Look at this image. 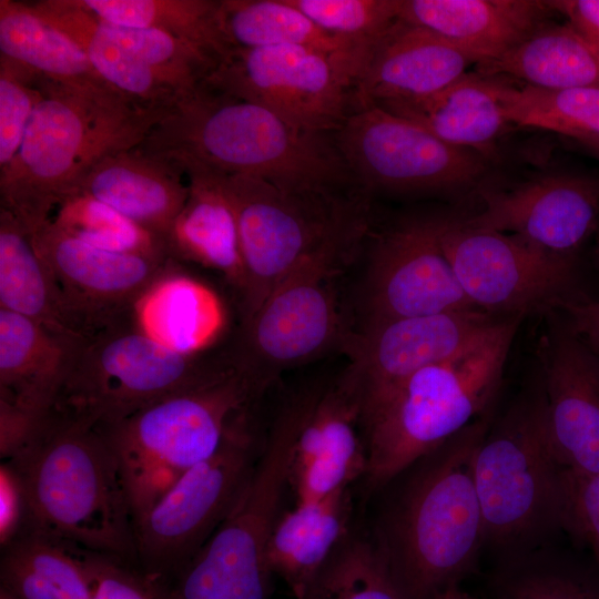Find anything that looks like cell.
Returning a JSON list of instances; mask_svg holds the SVG:
<instances>
[{
    "label": "cell",
    "instance_id": "e0dca14e",
    "mask_svg": "<svg viewBox=\"0 0 599 599\" xmlns=\"http://www.w3.org/2000/svg\"><path fill=\"white\" fill-rule=\"evenodd\" d=\"M372 235L358 327L476 308L440 245L439 215L403 217Z\"/></svg>",
    "mask_w": 599,
    "mask_h": 599
},
{
    "label": "cell",
    "instance_id": "83f0119b",
    "mask_svg": "<svg viewBox=\"0 0 599 599\" xmlns=\"http://www.w3.org/2000/svg\"><path fill=\"white\" fill-rule=\"evenodd\" d=\"M81 343L0 308V399L48 416Z\"/></svg>",
    "mask_w": 599,
    "mask_h": 599
},
{
    "label": "cell",
    "instance_id": "2e32d148",
    "mask_svg": "<svg viewBox=\"0 0 599 599\" xmlns=\"http://www.w3.org/2000/svg\"><path fill=\"white\" fill-rule=\"evenodd\" d=\"M506 318L471 308L354 328L341 378L358 403L362 425L415 373L479 343Z\"/></svg>",
    "mask_w": 599,
    "mask_h": 599
},
{
    "label": "cell",
    "instance_id": "cb8c5ba5",
    "mask_svg": "<svg viewBox=\"0 0 599 599\" xmlns=\"http://www.w3.org/2000/svg\"><path fill=\"white\" fill-rule=\"evenodd\" d=\"M79 192L106 204L165 242L185 203L189 185L185 172L176 163L136 146L99 161Z\"/></svg>",
    "mask_w": 599,
    "mask_h": 599
},
{
    "label": "cell",
    "instance_id": "7bdbcfd3",
    "mask_svg": "<svg viewBox=\"0 0 599 599\" xmlns=\"http://www.w3.org/2000/svg\"><path fill=\"white\" fill-rule=\"evenodd\" d=\"M42 97L38 73L0 55V170L17 154Z\"/></svg>",
    "mask_w": 599,
    "mask_h": 599
},
{
    "label": "cell",
    "instance_id": "52a82bcc",
    "mask_svg": "<svg viewBox=\"0 0 599 599\" xmlns=\"http://www.w3.org/2000/svg\"><path fill=\"white\" fill-rule=\"evenodd\" d=\"M564 471L549 440L539 373L493 420L476 451L485 545L518 555L562 527Z\"/></svg>",
    "mask_w": 599,
    "mask_h": 599
},
{
    "label": "cell",
    "instance_id": "bcb514c9",
    "mask_svg": "<svg viewBox=\"0 0 599 599\" xmlns=\"http://www.w3.org/2000/svg\"><path fill=\"white\" fill-rule=\"evenodd\" d=\"M29 525V510L21 480L7 461L0 465V544H10Z\"/></svg>",
    "mask_w": 599,
    "mask_h": 599
},
{
    "label": "cell",
    "instance_id": "5b68a950",
    "mask_svg": "<svg viewBox=\"0 0 599 599\" xmlns=\"http://www.w3.org/2000/svg\"><path fill=\"white\" fill-rule=\"evenodd\" d=\"M240 236L245 285L241 321L306 262L351 264L370 230L368 193L358 185L288 190L247 175H221Z\"/></svg>",
    "mask_w": 599,
    "mask_h": 599
},
{
    "label": "cell",
    "instance_id": "4dcf8cb0",
    "mask_svg": "<svg viewBox=\"0 0 599 599\" xmlns=\"http://www.w3.org/2000/svg\"><path fill=\"white\" fill-rule=\"evenodd\" d=\"M29 4L78 44L98 74L125 98L146 108L167 109L182 95L119 43L78 0Z\"/></svg>",
    "mask_w": 599,
    "mask_h": 599
},
{
    "label": "cell",
    "instance_id": "d590c367",
    "mask_svg": "<svg viewBox=\"0 0 599 599\" xmlns=\"http://www.w3.org/2000/svg\"><path fill=\"white\" fill-rule=\"evenodd\" d=\"M101 21L153 29L189 42L215 62L227 49L219 26L220 0H78Z\"/></svg>",
    "mask_w": 599,
    "mask_h": 599
},
{
    "label": "cell",
    "instance_id": "8d00e7d4",
    "mask_svg": "<svg viewBox=\"0 0 599 599\" xmlns=\"http://www.w3.org/2000/svg\"><path fill=\"white\" fill-rule=\"evenodd\" d=\"M502 101L511 125L554 131L580 143L599 138V89H549L505 82Z\"/></svg>",
    "mask_w": 599,
    "mask_h": 599
},
{
    "label": "cell",
    "instance_id": "1f68e13d",
    "mask_svg": "<svg viewBox=\"0 0 599 599\" xmlns=\"http://www.w3.org/2000/svg\"><path fill=\"white\" fill-rule=\"evenodd\" d=\"M92 554L28 526L2 548L0 589L14 599H91Z\"/></svg>",
    "mask_w": 599,
    "mask_h": 599
},
{
    "label": "cell",
    "instance_id": "b9f144b4",
    "mask_svg": "<svg viewBox=\"0 0 599 599\" xmlns=\"http://www.w3.org/2000/svg\"><path fill=\"white\" fill-rule=\"evenodd\" d=\"M317 27L366 60L397 19L398 0H288Z\"/></svg>",
    "mask_w": 599,
    "mask_h": 599
},
{
    "label": "cell",
    "instance_id": "d6a6232c",
    "mask_svg": "<svg viewBox=\"0 0 599 599\" xmlns=\"http://www.w3.org/2000/svg\"><path fill=\"white\" fill-rule=\"evenodd\" d=\"M219 26L227 53L298 45L343 61L357 80L365 67V59L355 49L322 30L288 0H220Z\"/></svg>",
    "mask_w": 599,
    "mask_h": 599
},
{
    "label": "cell",
    "instance_id": "d4e9b609",
    "mask_svg": "<svg viewBox=\"0 0 599 599\" xmlns=\"http://www.w3.org/2000/svg\"><path fill=\"white\" fill-rule=\"evenodd\" d=\"M504 85L499 77L467 72L433 94L376 106L420 125L446 143L490 160L511 125L502 101Z\"/></svg>",
    "mask_w": 599,
    "mask_h": 599
},
{
    "label": "cell",
    "instance_id": "74e56055",
    "mask_svg": "<svg viewBox=\"0 0 599 599\" xmlns=\"http://www.w3.org/2000/svg\"><path fill=\"white\" fill-rule=\"evenodd\" d=\"M55 211L51 221L87 244L123 254L171 257L161 237L88 194L69 196Z\"/></svg>",
    "mask_w": 599,
    "mask_h": 599
},
{
    "label": "cell",
    "instance_id": "3957f363",
    "mask_svg": "<svg viewBox=\"0 0 599 599\" xmlns=\"http://www.w3.org/2000/svg\"><path fill=\"white\" fill-rule=\"evenodd\" d=\"M39 84L43 97L17 154L0 170V207L30 236L79 192L99 161L139 146L166 110L143 106L111 88L41 75Z\"/></svg>",
    "mask_w": 599,
    "mask_h": 599
},
{
    "label": "cell",
    "instance_id": "4316f807",
    "mask_svg": "<svg viewBox=\"0 0 599 599\" xmlns=\"http://www.w3.org/2000/svg\"><path fill=\"white\" fill-rule=\"evenodd\" d=\"M132 316L148 337L183 355L206 353L227 319L217 293L181 272L175 260L135 301Z\"/></svg>",
    "mask_w": 599,
    "mask_h": 599
},
{
    "label": "cell",
    "instance_id": "f5cc1de1",
    "mask_svg": "<svg viewBox=\"0 0 599 599\" xmlns=\"http://www.w3.org/2000/svg\"><path fill=\"white\" fill-rule=\"evenodd\" d=\"M0 599H14V598H12L10 595H8L7 592L0 589Z\"/></svg>",
    "mask_w": 599,
    "mask_h": 599
},
{
    "label": "cell",
    "instance_id": "9c48e42d",
    "mask_svg": "<svg viewBox=\"0 0 599 599\" xmlns=\"http://www.w3.org/2000/svg\"><path fill=\"white\" fill-rule=\"evenodd\" d=\"M232 372L226 352H172L148 337L131 314L78 346L52 412L102 429Z\"/></svg>",
    "mask_w": 599,
    "mask_h": 599
},
{
    "label": "cell",
    "instance_id": "e575fe53",
    "mask_svg": "<svg viewBox=\"0 0 599 599\" xmlns=\"http://www.w3.org/2000/svg\"><path fill=\"white\" fill-rule=\"evenodd\" d=\"M0 55L57 82L111 88L78 44L26 2L0 0Z\"/></svg>",
    "mask_w": 599,
    "mask_h": 599
},
{
    "label": "cell",
    "instance_id": "5bb4252c",
    "mask_svg": "<svg viewBox=\"0 0 599 599\" xmlns=\"http://www.w3.org/2000/svg\"><path fill=\"white\" fill-rule=\"evenodd\" d=\"M202 82L302 130L333 135L355 108L357 75L322 51L281 45L231 50Z\"/></svg>",
    "mask_w": 599,
    "mask_h": 599
},
{
    "label": "cell",
    "instance_id": "277c9868",
    "mask_svg": "<svg viewBox=\"0 0 599 599\" xmlns=\"http://www.w3.org/2000/svg\"><path fill=\"white\" fill-rule=\"evenodd\" d=\"M1 461L21 480L28 526L136 565L129 495L100 429L51 410L31 440Z\"/></svg>",
    "mask_w": 599,
    "mask_h": 599
},
{
    "label": "cell",
    "instance_id": "f6af8a7d",
    "mask_svg": "<svg viewBox=\"0 0 599 599\" xmlns=\"http://www.w3.org/2000/svg\"><path fill=\"white\" fill-rule=\"evenodd\" d=\"M564 528L591 550L599 570V474L564 471Z\"/></svg>",
    "mask_w": 599,
    "mask_h": 599
},
{
    "label": "cell",
    "instance_id": "d6986e66",
    "mask_svg": "<svg viewBox=\"0 0 599 599\" xmlns=\"http://www.w3.org/2000/svg\"><path fill=\"white\" fill-rule=\"evenodd\" d=\"M30 240L94 333L130 316L135 301L174 261L102 250L63 232L51 220Z\"/></svg>",
    "mask_w": 599,
    "mask_h": 599
},
{
    "label": "cell",
    "instance_id": "484cf974",
    "mask_svg": "<svg viewBox=\"0 0 599 599\" xmlns=\"http://www.w3.org/2000/svg\"><path fill=\"white\" fill-rule=\"evenodd\" d=\"M187 197L165 238L169 255L220 273L238 297L245 285L236 217L221 175L184 170Z\"/></svg>",
    "mask_w": 599,
    "mask_h": 599
},
{
    "label": "cell",
    "instance_id": "ffe728a7",
    "mask_svg": "<svg viewBox=\"0 0 599 599\" xmlns=\"http://www.w3.org/2000/svg\"><path fill=\"white\" fill-rule=\"evenodd\" d=\"M540 374L554 455L565 470L599 474V356L567 322L548 314Z\"/></svg>",
    "mask_w": 599,
    "mask_h": 599
},
{
    "label": "cell",
    "instance_id": "603a6c76",
    "mask_svg": "<svg viewBox=\"0 0 599 599\" xmlns=\"http://www.w3.org/2000/svg\"><path fill=\"white\" fill-rule=\"evenodd\" d=\"M549 12L539 0H398L397 19L439 35L479 64L520 44Z\"/></svg>",
    "mask_w": 599,
    "mask_h": 599
},
{
    "label": "cell",
    "instance_id": "8fae6325",
    "mask_svg": "<svg viewBox=\"0 0 599 599\" xmlns=\"http://www.w3.org/2000/svg\"><path fill=\"white\" fill-rule=\"evenodd\" d=\"M349 264L304 263L283 280L241 327L226 352L234 370L265 394L287 369L343 348L353 331L338 290Z\"/></svg>",
    "mask_w": 599,
    "mask_h": 599
},
{
    "label": "cell",
    "instance_id": "44dd1931",
    "mask_svg": "<svg viewBox=\"0 0 599 599\" xmlns=\"http://www.w3.org/2000/svg\"><path fill=\"white\" fill-rule=\"evenodd\" d=\"M298 392L300 419L287 475L295 504L351 488L367 470L361 409L341 375Z\"/></svg>",
    "mask_w": 599,
    "mask_h": 599
},
{
    "label": "cell",
    "instance_id": "f1b7e54d",
    "mask_svg": "<svg viewBox=\"0 0 599 599\" xmlns=\"http://www.w3.org/2000/svg\"><path fill=\"white\" fill-rule=\"evenodd\" d=\"M351 488L280 514L267 546L271 572L284 580L295 599H304L341 541L349 534Z\"/></svg>",
    "mask_w": 599,
    "mask_h": 599
},
{
    "label": "cell",
    "instance_id": "ab89813d",
    "mask_svg": "<svg viewBox=\"0 0 599 599\" xmlns=\"http://www.w3.org/2000/svg\"><path fill=\"white\" fill-rule=\"evenodd\" d=\"M304 599H400L372 540L348 534Z\"/></svg>",
    "mask_w": 599,
    "mask_h": 599
},
{
    "label": "cell",
    "instance_id": "681fc988",
    "mask_svg": "<svg viewBox=\"0 0 599 599\" xmlns=\"http://www.w3.org/2000/svg\"><path fill=\"white\" fill-rule=\"evenodd\" d=\"M435 599H480L460 588L459 585L451 586L441 591Z\"/></svg>",
    "mask_w": 599,
    "mask_h": 599
},
{
    "label": "cell",
    "instance_id": "f907efd6",
    "mask_svg": "<svg viewBox=\"0 0 599 599\" xmlns=\"http://www.w3.org/2000/svg\"><path fill=\"white\" fill-rule=\"evenodd\" d=\"M581 144H583L585 146L592 150L596 154L599 155V138L585 141Z\"/></svg>",
    "mask_w": 599,
    "mask_h": 599
},
{
    "label": "cell",
    "instance_id": "c3c4849f",
    "mask_svg": "<svg viewBox=\"0 0 599 599\" xmlns=\"http://www.w3.org/2000/svg\"><path fill=\"white\" fill-rule=\"evenodd\" d=\"M560 311L570 328L599 356V301L579 296L566 303Z\"/></svg>",
    "mask_w": 599,
    "mask_h": 599
},
{
    "label": "cell",
    "instance_id": "30bf717a",
    "mask_svg": "<svg viewBox=\"0 0 599 599\" xmlns=\"http://www.w3.org/2000/svg\"><path fill=\"white\" fill-rule=\"evenodd\" d=\"M300 409L296 394L281 404L237 500L171 580L172 599H268L267 546L287 487Z\"/></svg>",
    "mask_w": 599,
    "mask_h": 599
},
{
    "label": "cell",
    "instance_id": "60d3db41",
    "mask_svg": "<svg viewBox=\"0 0 599 599\" xmlns=\"http://www.w3.org/2000/svg\"><path fill=\"white\" fill-rule=\"evenodd\" d=\"M99 21L119 43L182 94L200 84L216 63L200 48L169 33Z\"/></svg>",
    "mask_w": 599,
    "mask_h": 599
},
{
    "label": "cell",
    "instance_id": "836d02e7",
    "mask_svg": "<svg viewBox=\"0 0 599 599\" xmlns=\"http://www.w3.org/2000/svg\"><path fill=\"white\" fill-rule=\"evenodd\" d=\"M477 65L481 74L511 77L532 87L599 89V53L567 22L548 21L500 58Z\"/></svg>",
    "mask_w": 599,
    "mask_h": 599
},
{
    "label": "cell",
    "instance_id": "816d5d0a",
    "mask_svg": "<svg viewBox=\"0 0 599 599\" xmlns=\"http://www.w3.org/2000/svg\"><path fill=\"white\" fill-rule=\"evenodd\" d=\"M595 258H596V263H597V265L599 267V231L597 233V240H596Z\"/></svg>",
    "mask_w": 599,
    "mask_h": 599
},
{
    "label": "cell",
    "instance_id": "ba28073f",
    "mask_svg": "<svg viewBox=\"0 0 599 599\" xmlns=\"http://www.w3.org/2000/svg\"><path fill=\"white\" fill-rule=\"evenodd\" d=\"M262 397L234 370L100 429L118 458L134 521L253 418Z\"/></svg>",
    "mask_w": 599,
    "mask_h": 599
},
{
    "label": "cell",
    "instance_id": "7a4b0ae2",
    "mask_svg": "<svg viewBox=\"0 0 599 599\" xmlns=\"http://www.w3.org/2000/svg\"><path fill=\"white\" fill-rule=\"evenodd\" d=\"M220 175H247L288 190L357 184L333 135L313 133L271 110L201 82L182 94L138 146Z\"/></svg>",
    "mask_w": 599,
    "mask_h": 599
},
{
    "label": "cell",
    "instance_id": "6da1fadb",
    "mask_svg": "<svg viewBox=\"0 0 599 599\" xmlns=\"http://www.w3.org/2000/svg\"><path fill=\"white\" fill-rule=\"evenodd\" d=\"M494 409L394 478L372 542L400 599H435L476 565L485 529L474 464Z\"/></svg>",
    "mask_w": 599,
    "mask_h": 599
},
{
    "label": "cell",
    "instance_id": "ac0fdd59",
    "mask_svg": "<svg viewBox=\"0 0 599 599\" xmlns=\"http://www.w3.org/2000/svg\"><path fill=\"white\" fill-rule=\"evenodd\" d=\"M469 225L516 236L554 255L578 260L599 231V177L573 172L534 176L507 190H484Z\"/></svg>",
    "mask_w": 599,
    "mask_h": 599
},
{
    "label": "cell",
    "instance_id": "f35d334b",
    "mask_svg": "<svg viewBox=\"0 0 599 599\" xmlns=\"http://www.w3.org/2000/svg\"><path fill=\"white\" fill-rule=\"evenodd\" d=\"M495 599H599V575L565 559L515 555L496 573Z\"/></svg>",
    "mask_w": 599,
    "mask_h": 599
},
{
    "label": "cell",
    "instance_id": "9a60e30c",
    "mask_svg": "<svg viewBox=\"0 0 599 599\" xmlns=\"http://www.w3.org/2000/svg\"><path fill=\"white\" fill-rule=\"evenodd\" d=\"M333 139L355 182L368 194L461 191L476 186L489 169L480 153L446 143L376 105L355 108Z\"/></svg>",
    "mask_w": 599,
    "mask_h": 599
},
{
    "label": "cell",
    "instance_id": "7c38bea8",
    "mask_svg": "<svg viewBox=\"0 0 599 599\" xmlns=\"http://www.w3.org/2000/svg\"><path fill=\"white\" fill-rule=\"evenodd\" d=\"M262 444L251 418L138 518L136 566L171 582L232 509L255 467Z\"/></svg>",
    "mask_w": 599,
    "mask_h": 599
},
{
    "label": "cell",
    "instance_id": "7402d4cb",
    "mask_svg": "<svg viewBox=\"0 0 599 599\" xmlns=\"http://www.w3.org/2000/svg\"><path fill=\"white\" fill-rule=\"evenodd\" d=\"M473 63L477 61L471 55L447 40L396 19L366 60L355 87V108L433 94Z\"/></svg>",
    "mask_w": 599,
    "mask_h": 599
},
{
    "label": "cell",
    "instance_id": "4fadbf2b",
    "mask_svg": "<svg viewBox=\"0 0 599 599\" xmlns=\"http://www.w3.org/2000/svg\"><path fill=\"white\" fill-rule=\"evenodd\" d=\"M439 241L474 307L524 318L560 311L576 294L577 261L536 248L514 235L480 229L461 215H439Z\"/></svg>",
    "mask_w": 599,
    "mask_h": 599
},
{
    "label": "cell",
    "instance_id": "8992f818",
    "mask_svg": "<svg viewBox=\"0 0 599 599\" xmlns=\"http://www.w3.org/2000/svg\"><path fill=\"white\" fill-rule=\"evenodd\" d=\"M521 321L508 317L479 343L415 373L365 419L368 493L495 406Z\"/></svg>",
    "mask_w": 599,
    "mask_h": 599
},
{
    "label": "cell",
    "instance_id": "7dc6e473",
    "mask_svg": "<svg viewBox=\"0 0 599 599\" xmlns=\"http://www.w3.org/2000/svg\"><path fill=\"white\" fill-rule=\"evenodd\" d=\"M552 12L566 18L570 28L599 53V0H547Z\"/></svg>",
    "mask_w": 599,
    "mask_h": 599
},
{
    "label": "cell",
    "instance_id": "f546056e",
    "mask_svg": "<svg viewBox=\"0 0 599 599\" xmlns=\"http://www.w3.org/2000/svg\"><path fill=\"white\" fill-rule=\"evenodd\" d=\"M0 308L23 315L50 332L81 343L95 334L75 312L30 235L0 207Z\"/></svg>",
    "mask_w": 599,
    "mask_h": 599
},
{
    "label": "cell",
    "instance_id": "ee69618b",
    "mask_svg": "<svg viewBox=\"0 0 599 599\" xmlns=\"http://www.w3.org/2000/svg\"><path fill=\"white\" fill-rule=\"evenodd\" d=\"M91 599H172L170 581L119 558L92 554Z\"/></svg>",
    "mask_w": 599,
    "mask_h": 599
}]
</instances>
